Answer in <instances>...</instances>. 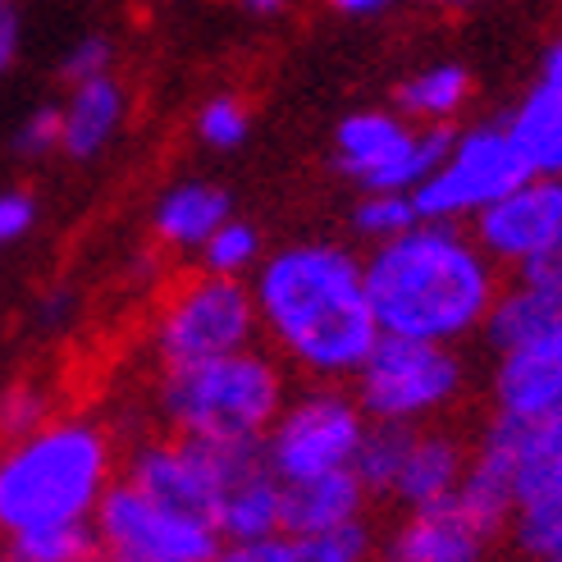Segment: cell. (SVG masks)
<instances>
[{
	"mask_svg": "<svg viewBox=\"0 0 562 562\" xmlns=\"http://www.w3.org/2000/svg\"><path fill=\"white\" fill-rule=\"evenodd\" d=\"M257 316L270 344L312 380H352L380 339L367 270L339 243H293L257 270Z\"/></svg>",
	"mask_w": 562,
	"mask_h": 562,
	"instance_id": "obj_1",
	"label": "cell"
},
{
	"mask_svg": "<svg viewBox=\"0 0 562 562\" xmlns=\"http://www.w3.org/2000/svg\"><path fill=\"white\" fill-rule=\"evenodd\" d=\"M361 270L380 334L435 344L471 339L503 289L498 266L458 229V220H416L412 229L375 243Z\"/></svg>",
	"mask_w": 562,
	"mask_h": 562,
	"instance_id": "obj_2",
	"label": "cell"
},
{
	"mask_svg": "<svg viewBox=\"0 0 562 562\" xmlns=\"http://www.w3.org/2000/svg\"><path fill=\"white\" fill-rule=\"evenodd\" d=\"M110 490V439L92 420H46L0 448V536L92 521Z\"/></svg>",
	"mask_w": 562,
	"mask_h": 562,
	"instance_id": "obj_3",
	"label": "cell"
},
{
	"mask_svg": "<svg viewBox=\"0 0 562 562\" xmlns=\"http://www.w3.org/2000/svg\"><path fill=\"white\" fill-rule=\"evenodd\" d=\"M284 407V375L266 352H224L165 367L160 412L188 439H266Z\"/></svg>",
	"mask_w": 562,
	"mask_h": 562,
	"instance_id": "obj_4",
	"label": "cell"
},
{
	"mask_svg": "<svg viewBox=\"0 0 562 562\" xmlns=\"http://www.w3.org/2000/svg\"><path fill=\"white\" fill-rule=\"evenodd\" d=\"M467 361L453 344L380 334L352 375V398L371 420H430L462 398Z\"/></svg>",
	"mask_w": 562,
	"mask_h": 562,
	"instance_id": "obj_5",
	"label": "cell"
},
{
	"mask_svg": "<svg viewBox=\"0 0 562 562\" xmlns=\"http://www.w3.org/2000/svg\"><path fill=\"white\" fill-rule=\"evenodd\" d=\"M367 420L371 416L361 412L352 393L334 389V380H325L321 389L297 393L293 403L284 398L261 443L279 481H302V475L352 467L357 443L367 435Z\"/></svg>",
	"mask_w": 562,
	"mask_h": 562,
	"instance_id": "obj_6",
	"label": "cell"
},
{
	"mask_svg": "<svg viewBox=\"0 0 562 562\" xmlns=\"http://www.w3.org/2000/svg\"><path fill=\"white\" fill-rule=\"evenodd\" d=\"M530 175L521 147L513 143L508 124H481L453 137L448 156L412 188L420 220H471L481 215L494 196L517 188Z\"/></svg>",
	"mask_w": 562,
	"mask_h": 562,
	"instance_id": "obj_7",
	"label": "cell"
},
{
	"mask_svg": "<svg viewBox=\"0 0 562 562\" xmlns=\"http://www.w3.org/2000/svg\"><path fill=\"white\" fill-rule=\"evenodd\" d=\"M453 128L426 124L412 128L403 115L389 110H357L334 128V160L339 170L367 192V188H393L412 192L453 147Z\"/></svg>",
	"mask_w": 562,
	"mask_h": 562,
	"instance_id": "obj_8",
	"label": "cell"
},
{
	"mask_svg": "<svg viewBox=\"0 0 562 562\" xmlns=\"http://www.w3.org/2000/svg\"><path fill=\"white\" fill-rule=\"evenodd\" d=\"M261 329L257 297L238 274H202L183 284L165 316L156 325V352L165 367H183V361H206L251 348Z\"/></svg>",
	"mask_w": 562,
	"mask_h": 562,
	"instance_id": "obj_9",
	"label": "cell"
},
{
	"mask_svg": "<svg viewBox=\"0 0 562 562\" xmlns=\"http://www.w3.org/2000/svg\"><path fill=\"white\" fill-rule=\"evenodd\" d=\"M101 553L120 562H215L224 540L202 517L175 513L137 485H110L92 513Z\"/></svg>",
	"mask_w": 562,
	"mask_h": 562,
	"instance_id": "obj_10",
	"label": "cell"
},
{
	"mask_svg": "<svg viewBox=\"0 0 562 562\" xmlns=\"http://www.w3.org/2000/svg\"><path fill=\"white\" fill-rule=\"evenodd\" d=\"M562 234V179L558 175H526L517 188L471 215V238L485 247L494 266H526L530 257Z\"/></svg>",
	"mask_w": 562,
	"mask_h": 562,
	"instance_id": "obj_11",
	"label": "cell"
},
{
	"mask_svg": "<svg viewBox=\"0 0 562 562\" xmlns=\"http://www.w3.org/2000/svg\"><path fill=\"white\" fill-rule=\"evenodd\" d=\"M490 453H498L513 471V494L517 503L562 490V407L517 416V412H494L481 439ZM517 513V508H513Z\"/></svg>",
	"mask_w": 562,
	"mask_h": 562,
	"instance_id": "obj_12",
	"label": "cell"
},
{
	"mask_svg": "<svg viewBox=\"0 0 562 562\" xmlns=\"http://www.w3.org/2000/svg\"><path fill=\"white\" fill-rule=\"evenodd\" d=\"M494 412L536 416L562 407V316L526 334L521 344L498 352V367L490 380Z\"/></svg>",
	"mask_w": 562,
	"mask_h": 562,
	"instance_id": "obj_13",
	"label": "cell"
},
{
	"mask_svg": "<svg viewBox=\"0 0 562 562\" xmlns=\"http://www.w3.org/2000/svg\"><path fill=\"white\" fill-rule=\"evenodd\" d=\"M367 485L357 481L352 467L302 475V481H284V498H279V530L284 536H316L339 521H352L367 513Z\"/></svg>",
	"mask_w": 562,
	"mask_h": 562,
	"instance_id": "obj_14",
	"label": "cell"
},
{
	"mask_svg": "<svg viewBox=\"0 0 562 562\" xmlns=\"http://www.w3.org/2000/svg\"><path fill=\"white\" fill-rule=\"evenodd\" d=\"M485 536L467 521V513L453 498L430 503V508H412L407 521L389 536V558L398 562H475L485 558Z\"/></svg>",
	"mask_w": 562,
	"mask_h": 562,
	"instance_id": "obj_15",
	"label": "cell"
},
{
	"mask_svg": "<svg viewBox=\"0 0 562 562\" xmlns=\"http://www.w3.org/2000/svg\"><path fill=\"white\" fill-rule=\"evenodd\" d=\"M467 458L471 448L453 435V430H426L416 426V439L403 458V471L393 481V503L398 508H430V503H443L453 498L458 485H462V471H467Z\"/></svg>",
	"mask_w": 562,
	"mask_h": 562,
	"instance_id": "obj_16",
	"label": "cell"
},
{
	"mask_svg": "<svg viewBox=\"0 0 562 562\" xmlns=\"http://www.w3.org/2000/svg\"><path fill=\"white\" fill-rule=\"evenodd\" d=\"M124 110H128V97L115 74L69 82V101L60 105V151L74 160L101 156L124 128Z\"/></svg>",
	"mask_w": 562,
	"mask_h": 562,
	"instance_id": "obj_17",
	"label": "cell"
},
{
	"mask_svg": "<svg viewBox=\"0 0 562 562\" xmlns=\"http://www.w3.org/2000/svg\"><path fill=\"white\" fill-rule=\"evenodd\" d=\"M279 498H284V481L274 475L270 458L251 462L247 471H238L220 494V513H215V530L224 549L261 540L279 530Z\"/></svg>",
	"mask_w": 562,
	"mask_h": 562,
	"instance_id": "obj_18",
	"label": "cell"
},
{
	"mask_svg": "<svg viewBox=\"0 0 562 562\" xmlns=\"http://www.w3.org/2000/svg\"><path fill=\"white\" fill-rule=\"evenodd\" d=\"M229 215H234V202L224 188H215L206 179H183L156 202L151 229L165 247L188 251V247H202Z\"/></svg>",
	"mask_w": 562,
	"mask_h": 562,
	"instance_id": "obj_19",
	"label": "cell"
},
{
	"mask_svg": "<svg viewBox=\"0 0 562 562\" xmlns=\"http://www.w3.org/2000/svg\"><path fill=\"white\" fill-rule=\"evenodd\" d=\"M508 133L521 147L530 175H558L562 179V88L540 78L536 88L521 97V105L513 110Z\"/></svg>",
	"mask_w": 562,
	"mask_h": 562,
	"instance_id": "obj_20",
	"label": "cell"
},
{
	"mask_svg": "<svg viewBox=\"0 0 562 562\" xmlns=\"http://www.w3.org/2000/svg\"><path fill=\"white\" fill-rule=\"evenodd\" d=\"M412 439H416L412 420H367V435H361V443H357L352 471H357V481L367 485L371 498L393 494V481H398Z\"/></svg>",
	"mask_w": 562,
	"mask_h": 562,
	"instance_id": "obj_21",
	"label": "cell"
},
{
	"mask_svg": "<svg viewBox=\"0 0 562 562\" xmlns=\"http://www.w3.org/2000/svg\"><path fill=\"white\" fill-rule=\"evenodd\" d=\"M471 97V74L462 65H430L398 88V110L420 124H448Z\"/></svg>",
	"mask_w": 562,
	"mask_h": 562,
	"instance_id": "obj_22",
	"label": "cell"
},
{
	"mask_svg": "<svg viewBox=\"0 0 562 562\" xmlns=\"http://www.w3.org/2000/svg\"><path fill=\"white\" fill-rule=\"evenodd\" d=\"M508 540L526 558L562 562V490H549V494H536V498L517 503Z\"/></svg>",
	"mask_w": 562,
	"mask_h": 562,
	"instance_id": "obj_23",
	"label": "cell"
},
{
	"mask_svg": "<svg viewBox=\"0 0 562 562\" xmlns=\"http://www.w3.org/2000/svg\"><path fill=\"white\" fill-rule=\"evenodd\" d=\"M92 553H101L92 521H60V526L23 530V536L10 540V558L19 562H82Z\"/></svg>",
	"mask_w": 562,
	"mask_h": 562,
	"instance_id": "obj_24",
	"label": "cell"
},
{
	"mask_svg": "<svg viewBox=\"0 0 562 562\" xmlns=\"http://www.w3.org/2000/svg\"><path fill=\"white\" fill-rule=\"evenodd\" d=\"M420 220L416 202H412V192H393V188H367V196L357 202L352 211V229L361 238H371V243H384L393 234H403L412 229V224Z\"/></svg>",
	"mask_w": 562,
	"mask_h": 562,
	"instance_id": "obj_25",
	"label": "cell"
},
{
	"mask_svg": "<svg viewBox=\"0 0 562 562\" xmlns=\"http://www.w3.org/2000/svg\"><path fill=\"white\" fill-rule=\"evenodd\" d=\"M371 544L375 536L367 517H352L329 530H316V536H293V562H361Z\"/></svg>",
	"mask_w": 562,
	"mask_h": 562,
	"instance_id": "obj_26",
	"label": "cell"
},
{
	"mask_svg": "<svg viewBox=\"0 0 562 562\" xmlns=\"http://www.w3.org/2000/svg\"><path fill=\"white\" fill-rule=\"evenodd\" d=\"M196 251H202V266L211 274H243V270L257 266V257H261V234L251 229L247 220L229 215Z\"/></svg>",
	"mask_w": 562,
	"mask_h": 562,
	"instance_id": "obj_27",
	"label": "cell"
},
{
	"mask_svg": "<svg viewBox=\"0 0 562 562\" xmlns=\"http://www.w3.org/2000/svg\"><path fill=\"white\" fill-rule=\"evenodd\" d=\"M247 133H251V115L234 97H211L202 105V115H196V137L215 151H238L247 143Z\"/></svg>",
	"mask_w": 562,
	"mask_h": 562,
	"instance_id": "obj_28",
	"label": "cell"
},
{
	"mask_svg": "<svg viewBox=\"0 0 562 562\" xmlns=\"http://www.w3.org/2000/svg\"><path fill=\"white\" fill-rule=\"evenodd\" d=\"M37 426H46V398L37 389H10L5 398H0V439H23V435H33Z\"/></svg>",
	"mask_w": 562,
	"mask_h": 562,
	"instance_id": "obj_29",
	"label": "cell"
},
{
	"mask_svg": "<svg viewBox=\"0 0 562 562\" xmlns=\"http://www.w3.org/2000/svg\"><path fill=\"white\" fill-rule=\"evenodd\" d=\"M115 65V46H110L101 33H88L82 42H74L60 60V74L65 82H82V78H97V74H110Z\"/></svg>",
	"mask_w": 562,
	"mask_h": 562,
	"instance_id": "obj_30",
	"label": "cell"
},
{
	"mask_svg": "<svg viewBox=\"0 0 562 562\" xmlns=\"http://www.w3.org/2000/svg\"><path fill=\"white\" fill-rule=\"evenodd\" d=\"M14 151L19 156H46V151H60V105H42L23 120V128L14 133Z\"/></svg>",
	"mask_w": 562,
	"mask_h": 562,
	"instance_id": "obj_31",
	"label": "cell"
},
{
	"mask_svg": "<svg viewBox=\"0 0 562 562\" xmlns=\"http://www.w3.org/2000/svg\"><path fill=\"white\" fill-rule=\"evenodd\" d=\"M37 224V202L27 192H0V247L19 243L27 229Z\"/></svg>",
	"mask_w": 562,
	"mask_h": 562,
	"instance_id": "obj_32",
	"label": "cell"
},
{
	"mask_svg": "<svg viewBox=\"0 0 562 562\" xmlns=\"http://www.w3.org/2000/svg\"><path fill=\"white\" fill-rule=\"evenodd\" d=\"M517 279H526V284H536V289L562 297V234L540 251V257H530L526 266H517Z\"/></svg>",
	"mask_w": 562,
	"mask_h": 562,
	"instance_id": "obj_33",
	"label": "cell"
},
{
	"mask_svg": "<svg viewBox=\"0 0 562 562\" xmlns=\"http://www.w3.org/2000/svg\"><path fill=\"white\" fill-rule=\"evenodd\" d=\"M19 10L10 0H0V74H10V65L19 60Z\"/></svg>",
	"mask_w": 562,
	"mask_h": 562,
	"instance_id": "obj_34",
	"label": "cell"
},
{
	"mask_svg": "<svg viewBox=\"0 0 562 562\" xmlns=\"http://www.w3.org/2000/svg\"><path fill=\"white\" fill-rule=\"evenodd\" d=\"M339 14H348V19H371V14H384L393 0H329Z\"/></svg>",
	"mask_w": 562,
	"mask_h": 562,
	"instance_id": "obj_35",
	"label": "cell"
},
{
	"mask_svg": "<svg viewBox=\"0 0 562 562\" xmlns=\"http://www.w3.org/2000/svg\"><path fill=\"white\" fill-rule=\"evenodd\" d=\"M540 78L553 82V88H562V37L544 50V65H540Z\"/></svg>",
	"mask_w": 562,
	"mask_h": 562,
	"instance_id": "obj_36",
	"label": "cell"
},
{
	"mask_svg": "<svg viewBox=\"0 0 562 562\" xmlns=\"http://www.w3.org/2000/svg\"><path fill=\"white\" fill-rule=\"evenodd\" d=\"M243 5H247L251 14H274V10H284L289 0H243Z\"/></svg>",
	"mask_w": 562,
	"mask_h": 562,
	"instance_id": "obj_37",
	"label": "cell"
},
{
	"mask_svg": "<svg viewBox=\"0 0 562 562\" xmlns=\"http://www.w3.org/2000/svg\"><path fill=\"white\" fill-rule=\"evenodd\" d=\"M430 5H443V10H467V5H475V0H430Z\"/></svg>",
	"mask_w": 562,
	"mask_h": 562,
	"instance_id": "obj_38",
	"label": "cell"
}]
</instances>
